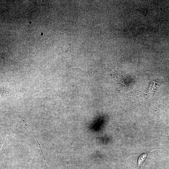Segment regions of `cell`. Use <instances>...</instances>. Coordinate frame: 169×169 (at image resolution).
Returning <instances> with one entry per match:
<instances>
[{
  "label": "cell",
  "mask_w": 169,
  "mask_h": 169,
  "mask_svg": "<svg viewBox=\"0 0 169 169\" xmlns=\"http://www.w3.org/2000/svg\"><path fill=\"white\" fill-rule=\"evenodd\" d=\"M161 85V82L156 80H153L149 83L148 89V93L153 95Z\"/></svg>",
  "instance_id": "obj_1"
},
{
  "label": "cell",
  "mask_w": 169,
  "mask_h": 169,
  "mask_svg": "<svg viewBox=\"0 0 169 169\" xmlns=\"http://www.w3.org/2000/svg\"><path fill=\"white\" fill-rule=\"evenodd\" d=\"M148 153H144L141 154L139 157L138 160V166L140 169L142 164L147 156Z\"/></svg>",
  "instance_id": "obj_2"
}]
</instances>
